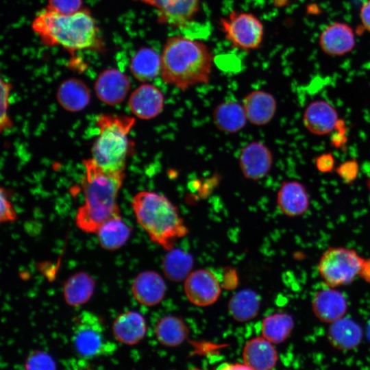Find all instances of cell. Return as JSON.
<instances>
[{
    "mask_svg": "<svg viewBox=\"0 0 370 370\" xmlns=\"http://www.w3.org/2000/svg\"><path fill=\"white\" fill-rule=\"evenodd\" d=\"M160 56V75L166 84L184 91L209 82L214 55L204 42L181 35L169 36Z\"/></svg>",
    "mask_w": 370,
    "mask_h": 370,
    "instance_id": "6da1fadb",
    "label": "cell"
},
{
    "mask_svg": "<svg viewBox=\"0 0 370 370\" xmlns=\"http://www.w3.org/2000/svg\"><path fill=\"white\" fill-rule=\"evenodd\" d=\"M83 164L84 203L77 209L75 223L82 231L96 234L104 223L120 215L116 199L125 174L106 171L91 158Z\"/></svg>",
    "mask_w": 370,
    "mask_h": 370,
    "instance_id": "7a4b0ae2",
    "label": "cell"
},
{
    "mask_svg": "<svg viewBox=\"0 0 370 370\" xmlns=\"http://www.w3.org/2000/svg\"><path fill=\"white\" fill-rule=\"evenodd\" d=\"M32 27L44 45L71 51L94 49L100 42L99 29L87 10L61 14L46 8L35 16Z\"/></svg>",
    "mask_w": 370,
    "mask_h": 370,
    "instance_id": "3957f363",
    "label": "cell"
},
{
    "mask_svg": "<svg viewBox=\"0 0 370 370\" xmlns=\"http://www.w3.org/2000/svg\"><path fill=\"white\" fill-rule=\"evenodd\" d=\"M132 206L138 223L151 241L166 251L188 233L177 206L163 195L139 191L132 197Z\"/></svg>",
    "mask_w": 370,
    "mask_h": 370,
    "instance_id": "277c9868",
    "label": "cell"
},
{
    "mask_svg": "<svg viewBox=\"0 0 370 370\" xmlns=\"http://www.w3.org/2000/svg\"><path fill=\"white\" fill-rule=\"evenodd\" d=\"M99 135L95 140L91 158L110 172H124L129 151L128 134L135 119L126 115L101 114L95 121Z\"/></svg>",
    "mask_w": 370,
    "mask_h": 370,
    "instance_id": "5b68a950",
    "label": "cell"
},
{
    "mask_svg": "<svg viewBox=\"0 0 370 370\" xmlns=\"http://www.w3.org/2000/svg\"><path fill=\"white\" fill-rule=\"evenodd\" d=\"M71 342L76 354L85 359L110 355L116 348L108 338L101 318L86 310L81 312L73 320Z\"/></svg>",
    "mask_w": 370,
    "mask_h": 370,
    "instance_id": "8992f818",
    "label": "cell"
},
{
    "mask_svg": "<svg viewBox=\"0 0 370 370\" xmlns=\"http://www.w3.org/2000/svg\"><path fill=\"white\" fill-rule=\"evenodd\" d=\"M364 260L353 249L330 247L319 259L318 272L329 287L348 285L358 276Z\"/></svg>",
    "mask_w": 370,
    "mask_h": 370,
    "instance_id": "52a82bcc",
    "label": "cell"
},
{
    "mask_svg": "<svg viewBox=\"0 0 370 370\" xmlns=\"http://www.w3.org/2000/svg\"><path fill=\"white\" fill-rule=\"evenodd\" d=\"M219 25L225 38L236 49H258L263 40L264 26L254 14L234 10L221 17Z\"/></svg>",
    "mask_w": 370,
    "mask_h": 370,
    "instance_id": "ba28073f",
    "label": "cell"
},
{
    "mask_svg": "<svg viewBox=\"0 0 370 370\" xmlns=\"http://www.w3.org/2000/svg\"><path fill=\"white\" fill-rule=\"evenodd\" d=\"M221 288L217 276L206 269L191 271L184 284V293L188 301L200 307L215 303L220 296Z\"/></svg>",
    "mask_w": 370,
    "mask_h": 370,
    "instance_id": "9c48e42d",
    "label": "cell"
},
{
    "mask_svg": "<svg viewBox=\"0 0 370 370\" xmlns=\"http://www.w3.org/2000/svg\"><path fill=\"white\" fill-rule=\"evenodd\" d=\"M157 10L158 22L173 27L190 24L199 10L201 0H134Z\"/></svg>",
    "mask_w": 370,
    "mask_h": 370,
    "instance_id": "30bf717a",
    "label": "cell"
},
{
    "mask_svg": "<svg viewBox=\"0 0 370 370\" xmlns=\"http://www.w3.org/2000/svg\"><path fill=\"white\" fill-rule=\"evenodd\" d=\"M273 162L270 149L263 143L253 141L241 150L238 162L244 177L251 180H259L270 171Z\"/></svg>",
    "mask_w": 370,
    "mask_h": 370,
    "instance_id": "8fae6325",
    "label": "cell"
},
{
    "mask_svg": "<svg viewBox=\"0 0 370 370\" xmlns=\"http://www.w3.org/2000/svg\"><path fill=\"white\" fill-rule=\"evenodd\" d=\"M130 89L128 77L116 69H107L97 77L95 91L97 98L108 105H117L126 97Z\"/></svg>",
    "mask_w": 370,
    "mask_h": 370,
    "instance_id": "7c38bea8",
    "label": "cell"
},
{
    "mask_svg": "<svg viewBox=\"0 0 370 370\" xmlns=\"http://www.w3.org/2000/svg\"><path fill=\"white\" fill-rule=\"evenodd\" d=\"M164 97L162 91L151 84L144 83L131 94L128 105L132 114L143 120L156 117L162 110Z\"/></svg>",
    "mask_w": 370,
    "mask_h": 370,
    "instance_id": "4fadbf2b",
    "label": "cell"
},
{
    "mask_svg": "<svg viewBox=\"0 0 370 370\" xmlns=\"http://www.w3.org/2000/svg\"><path fill=\"white\" fill-rule=\"evenodd\" d=\"M311 305L315 317L329 324L344 317L348 307L344 294L332 287L317 291Z\"/></svg>",
    "mask_w": 370,
    "mask_h": 370,
    "instance_id": "5bb4252c",
    "label": "cell"
},
{
    "mask_svg": "<svg viewBox=\"0 0 370 370\" xmlns=\"http://www.w3.org/2000/svg\"><path fill=\"white\" fill-rule=\"evenodd\" d=\"M339 122L336 109L327 101L315 100L306 108L303 123L311 134L323 136L331 133Z\"/></svg>",
    "mask_w": 370,
    "mask_h": 370,
    "instance_id": "9a60e30c",
    "label": "cell"
},
{
    "mask_svg": "<svg viewBox=\"0 0 370 370\" xmlns=\"http://www.w3.org/2000/svg\"><path fill=\"white\" fill-rule=\"evenodd\" d=\"M131 290L133 297L141 305L154 306L164 299L166 285L163 278L156 271H145L133 280Z\"/></svg>",
    "mask_w": 370,
    "mask_h": 370,
    "instance_id": "2e32d148",
    "label": "cell"
},
{
    "mask_svg": "<svg viewBox=\"0 0 370 370\" xmlns=\"http://www.w3.org/2000/svg\"><path fill=\"white\" fill-rule=\"evenodd\" d=\"M242 355L243 364L249 369H272L278 360L274 344L262 336L249 340L243 347Z\"/></svg>",
    "mask_w": 370,
    "mask_h": 370,
    "instance_id": "e0dca14e",
    "label": "cell"
},
{
    "mask_svg": "<svg viewBox=\"0 0 370 370\" xmlns=\"http://www.w3.org/2000/svg\"><path fill=\"white\" fill-rule=\"evenodd\" d=\"M309 205V195L303 184L295 180L282 184L277 194V206L283 214L289 217L301 216Z\"/></svg>",
    "mask_w": 370,
    "mask_h": 370,
    "instance_id": "ac0fdd59",
    "label": "cell"
},
{
    "mask_svg": "<svg viewBox=\"0 0 370 370\" xmlns=\"http://www.w3.org/2000/svg\"><path fill=\"white\" fill-rule=\"evenodd\" d=\"M355 35L352 28L345 23L335 22L328 25L319 36L321 49L330 56H343L355 47Z\"/></svg>",
    "mask_w": 370,
    "mask_h": 370,
    "instance_id": "d6986e66",
    "label": "cell"
},
{
    "mask_svg": "<svg viewBox=\"0 0 370 370\" xmlns=\"http://www.w3.org/2000/svg\"><path fill=\"white\" fill-rule=\"evenodd\" d=\"M247 121L255 125H264L275 116L277 102L273 95L261 90L249 92L243 99Z\"/></svg>",
    "mask_w": 370,
    "mask_h": 370,
    "instance_id": "ffe728a7",
    "label": "cell"
},
{
    "mask_svg": "<svg viewBox=\"0 0 370 370\" xmlns=\"http://www.w3.org/2000/svg\"><path fill=\"white\" fill-rule=\"evenodd\" d=\"M363 336L360 325L351 318H342L330 323L327 331L329 343L336 349L349 351L360 343Z\"/></svg>",
    "mask_w": 370,
    "mask_h": 370,
    "instance_id": "44dd1931",
    "label": "cell"
},
{
    "mask_svg": "<svg viewBox=\"0 0 370 370\" xmlns=\"http://www.w3.org/2000/svg\"><path fill=\"white\" fill-rule=\"evenodd\" d=\"M112 330L116 341L125 345H133L140 341L146 334L145 319L136 311H125L115 318Z\"/></svg>",
    "mask_w": 370,
    "mask_h": 370,
    "instance_id": "7402d4cb",
    "label": "cell"
},
{
    "mask_svg": "<svg viewBox=\"0 0 370 370\" xmlns=\"http://www.w3.org/2000/svg\"><path fill=\"white\" fill-rule=\"evenodd\" d=\"M56 97L58 103L64 110L75 112L88 106L90 92L83 81L77 78H69L60 84Z\"/></svg>",
    "mask_w": 370,
    "mask_h": 370,
    "instance_id": "603a6c76",
    "label": "cell"
},
{
    "mask_svg": "<svg viewBox=\"0 0 370 370\" xmlns=\"http://www.w3.org/2000/svg\"><path fill=\"white\" fill-rule=\"evenodd\" d=\"M212 119L219 130L228 134L242 130L247 121L243 104L233 100L219 103L213 111Z\"/></svg>",
    "mask_w": 370,
    "mask_h": 370,
    "instance_id": "cb8c5ba5",
    "label": "cell"
},
{
    "mask_svg": "<svg viewBox=\"0 0 370 370\" xmlns=\"http://www.w3.org/2000/svg\"><path fill=\"white\" fill-rule=\"evenodd\" d=\"M130 69L139 82H150L160 74L161 56L151 47H141L132 56Z\"/></svg>",
    "mask_w": 370,
    "mask_h": 370,
    "instance_id": "d4e9b609",
    "label": "cell"
},
{
    "mask_svg": "<svg viewBox=\"0 0 370 370\" xmlns=\"http://www.w3.org/2000/svg\"><path fill=\"white\" fill-rule=\"evenodd\" d=\"M95 287L92 277L85 271L75 273L63 284V296L71 306H79L92 297Z\"/></svg>",
    "mask_w": 370,
    "mask_h": 370,
    "instance_id": "484cf974",
    "label": "cell"
},
{
    "mask_svg": "<svg viewBox=\"0 0 370 370\" xmlns=\"http://www.w3.org/2000/svg\"><path fill=\"white\" fill-rule=\"evenodd\" d=\"M131 232V227L123 221L121 215H117L104 223L96 234L101 247L113 251L125 245Z\"/></svg>",
    "mask_w": 370,
    "mask_h": 370,
    "instance_id": "4316f807",
    "label": "cell"
},
{
    "mask_svg": "<svg viewBox=\"0 0 370 370\" xmlns=\"http://www.w3.org/2000/svg\"><path fill=\"white\" fill-rule=\"evenodd\" d=\"M260 297L255 291L245 288L236 293L228 303L232 317L238 322L251 320L258 314Z\"/></svg>",
    "mask_w": 370,
    "mask_h": 370,
    "instance_id": "83f0119b",
    "label": "cell"
},
{
    "mask_svg": "<svg viewBox=\"0 0 370 370\" xmlns=\"http://www.w3.org/2000/svg\"><path fill=\"white\" fill-rule=\"evenodd\" d=\"M295 327L293 317L286 312H275L265 317L261 324L263 337L273 343L284 342L291 334Z\"/></svg>",
    "mask_w": 370,
    "mask_h": 370,
    "instance_id": "f1b7e54d",
    "label": "cell"
},
{
    "mask_svg": "<svg viewBox=\"0 0 370 370\" xmlns=\"http://www.w3.org/2000/svg\"><path fill=\"white\" fill-rule=\"evenodd\" d=\"M193 259L190 254L180 249L167 250L163 260L162 270L165 277L174 282L184 281L192 271Z\"/></svg>",
    "mask_w": 370,
    "mask_h": 370,
    "instance_id": "f546056e",
    "label": "cell"
},
{
    "mask_svg": "<svg viewBox=\"0 0 370 370\" xmlns=\"http://www.w3.org/2000/svg\"><path fill=\"white\" fill-rule=\"evenodd\" d=\"M188 334L184 322L179 317L167 315L162 317L156 327L158 342L166 347H177L183 343Z\"/></svg>",
    "mask_w": 370,
    "mask_h": 370,
    "instance_id": "4dcf8cb0",
    "label": "cell"
},
{
    "mask_svg": "<svg viewBox=\"0 0 370 370\" xmlns=\"http://www.w3.org/2000/svg\"><path fill=\"white\" fill-rule=\"evenodd\" d=\"M25 367L27 369H54L56 364L49 354L36 350L28 355L25 362Z\"/></svg>",
    "mask_w": 370,
    "mask_h": 370,
    "instance_id": "1f68e13d",
    "label": "cell"
},
{
    "mask_svg": "<svg viewBox=\"0 0 370 370\" xmlns=\"http://www.w3.org/2000/svg\"><path fill=\"white\" fill-rule=\"evenodd\" d=\"M11 90V84L1 79V116L0 127L1 130L10 129L12 122L8 114L9 108V96Z\"/></svg>",
    "mask_w": 370,
    "mask_h": 370,
    "instance_id": "d6a6232c",
    "label": "cell"
},
{
    "mask_svg": "<svg viewBox=\"0 0 370 370\" xmlns=\"http://www.w3.org/2000/svg\"><path fill=\"white\" fill-rule=\"evenodd\" d=\"M82 0H49L47 8L61 14H72L82 9Z\"/></svg>",
    "mask_w": 370,
    "mask_h": 370,
    "instance_id": "836d02e7",
    "label": "cell"
},
{
    "mask_svg": "<svg viewBox=\"0 0 370 370\" xmlns=\"http://www.w3.org/2000/svg\"><path fill=\"white\" fill-rule=\"evenodd\" d=\"M16 219V214L14 207L9 200L7 191L1 188V213L0 221L1 223L13 221Z\"/></svg>",
    "mask_w": 370,
    "mask_h": 370,
    "instance_id": "e575fe53",
    "label": "cell"
},
{
    "mask_svg": "<svg viewBox=\"0 0 370 370\" xmlns=\"http://www.w3.org/2000/svg\"><path fill=\"white\" fill-rule=\"evenodd\" d=\"M336 172L345 182L350 183L357 177L358 172V162L355 160L346 161L337 168Z\"/></svg>",
    "mask_w": 370,
    "mask_h": 370,
    "instance_id": "d590c367",
    "label": "cell"
},
{
    "mask_svg": "<svg viewBox=\"0 0 370 370\" xmlns=\"http://www.w3.org/2000/svg\"><path fill=\"white\" fill-rule=\"evenodd\" d=\"M315 164L320 172L329 173L334 169V158L331 153H324L316 158Z\"/></svg>",
    "mask_w": 370,
    "mask_h": 370,
    "instance_id": "8d00e7d4",
    "label": "cell"
},
{
    "mask_svg": "<svg viewBox=\"0 0 370 370\" xmlns=\"http://www.w3.org/2000/svg\"><path fill=\"white\" fill-rule=\"evenodd\" d=\"M360 17L364 28L370 32V0H367L362 5Z\"/></svg>",
    "mask_w": 370,
    "mask_h": 370,
    "instance_id": "74e56055",
    "label": "cell"
},
{
    "mask_svg": "<svg viewBox=\"0 0 370 370\" xmlns=\"http://www.w3.org/2000/svg\"><path fill=\"white\" fill-rule=\"evenodd\" d=\"M358 276L370 284V258L365 259Z\"/></svg>",
    "mask_w": 370,
    "mask_h": 370,
    "instance_id": "f35d334b",
    "label": "cell"
},
{
    "mask_svg": "<svg viewBox=\"0 0 370 370\" xmlns=\"http://www.w3.org/2000/svg\"><path fill=\"white\" fill-rule=\"evenodd\" d=\"M367 186L368 189L370 190V175L369 176V178L367 180Z\"/></svg>",
    "mask_w": 370,
    "mask_h": 370,
    "instance_id": "ab89813d",
    "label": "cell"
}]
</instances>
